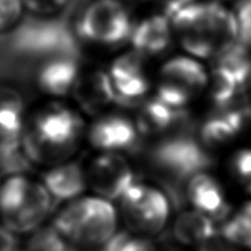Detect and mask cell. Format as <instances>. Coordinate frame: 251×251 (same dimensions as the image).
Returning <instances> with one entry per match:
<instances>
[{
  "instance_id": "d4e9b609",
  "label": "cell",
  "mask_w": 251,
  "mask_h": 251,
  "mask_svg": "<svg viewBox=\"0 0 251 251\" xmlns=\"http://www.w3.org/2000/svg\"><path fill=\"white\" fill-rule=\"evenodd\" d=\"M24 251H66V244L60 233L53 226H48L32 232Z\"/></svg>"
},
{
  "instance_id": "f546056e",
  "label": "cell",
  "mask_w": 251,
  "mask_h": 251,
  "mask_svg": "<svg viewBox=\"0 0 251 251\" xmlns=\"http://www.w3.org/2000/svg\"><path fill=\"white\" fill-rule=\"evenodd\" d=\"M118 251H158L154 244L145 238H131L129 234Z\"/></svg>"
},
{
  "instance_id": "52a82bcc",
  "label": "cell",
  "mask_w": 251,
  "mask_h": 251,
  "mask_svg": "<svg viewBox=\"0 0 251 251\" xmlns=\"http://www.w3.org/2000/svg\"><path fill=\"white\" fill-rule=\"evenodd\" d=\"M152 162L172 181H188L191 176L210 168L211 157L201 142L188 135H176L154 147Z\"/></svg>"
},
{
  "instance_id": "ac0fdd59",
  "label": "cell",
  "mask_w": 251,
  "mask_h": 251,
  "mask_svg": "<svg viewBox=\"0 0 251 251\" xmlns=\"http://www.w3.org/2000/svg\"><path fill=\"white\" fill-rule=\"evenodd\" d=\"M184 110L169 107L161 100L154 97L140 104L136 126L140 134H163L174 125L184 122Z\"/></svg>"
},
{
  "instance_id": "e0dca14e",
  "label": "cell",
  "mask_w": 251,
  "mask_h": 251,
  "mask_svg": "<svg viewBox=\"0 0 251 251\" xmlns=\"http://www.w3.org/2000/svg\"><path fill=\"white\" fill-rule=\"evenodd\" d=\"M43 184L56 201H73L80 198L87 186L86 173L76 162H66L49 169Z\"/></svg>"
},
{
  "instance_id": "8992f818",
  "label": "cell",
  "mask_w": 251,
  "mask_h": 251,
  "mask_svg": "<svg viewBox=\"0 0 251 251\" xmlns=\"http://www.w3.org/2000/svg\"><path fill=\"white\" fill-rule=\"evenodd\" d=\"M123 217L132 232L156 235L171 216V201L158 188L135 181L120 198Z\"/></svg>"
},
{
  "instance_id": "30bf717a",
  "label": "cell",
  "mask_w": 251,
  "mask_h": 251,
  "mask_svg": "<svg viewBox=\"0 0 251 251\" xmlns=\"http://www.w3.org/2000/svg\"><path fill=\"white\" fill-rule=\"evenodd\" d=\"M136 124L122 114L100 117L88 130V141L100 152L122 153L130 151L139 142Z\"/></svg>"
},
{
  "instance_id": "603a6c76",
  "label": "cell",
  "mask_w": 251,
  "mask_h": 251,
  "mask_svg": "<svg viewBox=\"0 0 251 251\" xmlns=\"http://www.w3.org/2000/svg\"><path fill=\"white\" fill-rule=\"evenodd\" d=\"M207 87L210 90L211 100L220 108L230 104L240 88L235 78L227 70L217 65L211 73Z\"/></svg>"
},
{
  "instance_id": "cb8c5ba5",
  "label": "cell",
  "mask_w": 251,
  "mask_h": 251,
  "mask_svg": "<svg viewBox=\"0 0 251 251\" xmlns=\"http://www.w3.org/2000/svg\"><path fill=\"white\" fill-rule=\"evenodd\" d=\"M221 235L234 247L251 249V220L238 212L223 222Z\"/></svg>"
},
{
  "instance_id": "277c9868",
  "label": "cell",
  "mask_w": 251,
  "mask_h": 251,
  "mask_svg": "<svg viewBox=\"0 0 251 251\" xmlns=\"http://www.w3.org/2000/svg\"><path fill=\"white\" fill-rule=\"evenodd\" d=\"M83 132L80 115L63 105H49L36 114L22 134L25 150L36 163L65 158L74 152Z\"/></svg>"
},
{
  "instance_id": "2e32d148",
  "label": "cell",
  "mask_w": 251,
  "mask_h": 251,
  "mask_svg": "<svg viewBox=\"0 0 251 251\" xmlns=\"http://www.w3.org/2000/svg\"><path fill=\"white\" fill-rule=\"evenodd\" d=\"M73 93L82 109L90 114L100 112L115 102L109 74L103 71H91L80 75Z\"/></svg>"
},
{
  "instance_id": "83f0119b",
  "label": "cell",
  "mask_w": 251,
  "mask_h": 251,
  "mask_svg": "<svg viewBox=\"0 0 251 251\" xmlns=\"http://www.w3.org/2000/svg\"><path fill=\"white\" fill-rule=\"evenodd\" d=\"M235 19L239 29V41L247 47H251V0L238 1Z\"/></svg>"
},
{
  "instance_id": "d6986e66",
  "label": "cell",
  "mask_w": 251,
  "mask_h": 251,
  "mask_svg": "<svg viewBox=\"0 0 251 251\" xmlns=\"http://www.w3.org/2000/svg\"><path fill=\"white\" fill-rule=\"evenodd\" d=\"M173 235L181 244L200 247L216 235L215 221L200 211H184L174 221Z\"/></svg>"
},
{
  "instance_id": "9a60e30c",
  "label": "cell",
  "mask_w": 251,
  "mask_h": 251,
  "mask_svg": "<svg viewBox=\"0 0 251 251\" xmlns=\"http://www.w3.org/2000/svg\"><path fill=\"white\" fill-rule=\"evenodd\" d=\"M171 21L163 14L153 15L135 25L132 29L131 41L134 50L146 55H158L166 51L172 43Z\"/></svg>"
},
{
  "instance_id": "4fadbf2b",
  "label": "cell",
  "mask_w": 251,
  "mask_h": 251,
  "mask_svg": "<svg viewBox=\"0 0 251 251\" xmlns=\"http://www.w3.org/2000/svg\"><path fill=\"white\" fill-rule=\"evenodd\" d=\"M208 78L205 66L193 56H173L161 69V81L176 86L193 98L207 87Z\"/></svg>"
},
{
  "instance_id": "8fae6325",
  "label": "cell",
  "mask_w": 251,
  "mask_h": 251,
  "mask_svg": "<svg viewBox=\"0 0 251 251\" xmlns=\"http://www.w3.org/2000/svg\"><path fill=\"white\" fill-rule=\"evenodd\" d=\"M186 196L194 210L205 213L213 221H225L229 215L225 191L220 181L207 172L191 176L186 184Z\"/></svg>"
},
{
  "instance_id": "7c38bea8",
  "label": "cell",
  "mask_w": 251,
  "mask_h": 251,
  "mask_svg": "<svg viewBox=\"0 0 251 251\" xmlns=\"http://www.w3.org/2000/svg\"><path fill=\"white\" fill-rule=\"evenodd\" d=\"M78 77L80 64L77 56L61 55L42 63L37 74V82L44 93L60 97L73 92Z\"/></svg>"
},
{
  "instance_id": "6da1fadb",
  "label": "cell",
  "mask_w": 251,
  "mask_h": 251,
  "mask_svg": "<svg viewBox=\"0 0 251 251\" xmlns=\"http://www.w3.org/2000/svg\"><path fill=\"white\" fill-rule=\"evenodd\" d=\"M171 24L181 46L195 58H216L239 41L235 14L218 1L194 0L172 16Z\"/></svg>"
},
{
  "instance_id": "ba28073f",
  "label": "cell",
  "mask_w": 251,
  "mask_h": 251,
  "mask_svg": "<svg viewBox=\"0 0 251 251\" xmlns=\"http://www.w3.org/2000/svg\"><path fill=\"white\" fill-rule=\"evenodd\" d=\"M86 178L97 196L109 201L120 200L136 181L126 159L114 152H102L96 157L91 162Z\"/></svg>"
},
{
  "instance_id": "d6a6232c",
  "label": "cell",
  "mask_w": 251,
  "mask_h": 251,
  "mask_svg": "<svg viewBox=\"0 0 251 251\" xmlns=\"http://www.w3.org/2000/svg\"><path fill=\"white\" fill-rule=\"evenodd\" d=\"M239 212L242 213V215L249 217L251 220V201H249V202H247V203H244V205H243V207L240 208Z\"/></svg>"
},
{
  "instance_id": "1f68e13d",
  "label": "cell",
  "mask_w": 251,
  "mask_h": 251,
  "mask_svg": "<svg viewBox=\"0 0 251 251\" xmlns=\"http://www.w3.org/2000/svg\"><path fill=\"white\" fill-rule=\"evenodd\" d=\"M200 251H237V249L234 248V245L227 242L222 235L220 238L216 234L215 237L200 245Z\"/></svg>"
},
{
  "instance_id": "f1b7e54d",
  "label": "cell",
  "mask_w": 251,
  "mask_h": 251,
  "mask_svg": "<svg viewBox=\"0 0 251 251\" xmlns=\"http://www.w3.org/2000/svg\"><path fill=\"white\" fill-rule=\"evenodd\" d=\"M233 171L243 188L251 193V150L239 151L233 158Z\"/></svg>"
},
{
  "instance_id": "7402d4cb",
  "label": "cell",
  "mask_w": 251,
  "mask_h": 251,
  "mask_svg": "<svg viewBox=\"0 0 251 251\" xmlns=\"http://www.w3.org/2000/svg\"><path fill=\"white\" fill-rule=\"evenodd\" d=\"M33 162L25 150L22 136L0 139V172L19 176L29 171Z\"/></svg>"
},
{
  "instance_id": "7a4b0ae2",
  "label": "cell",
  "mask_w": 251,
  "mask_h": 251,
  "mask_svg": "<svg viewBox=\"0 0 251 251\" xmlns=\"http://www.w3.org/2000/svg\"><path fill=\"white\" fill-rule=\"evenodd\" d=\"M75 31L65 17L28 16L9 33L0 36V54L10 60H34L71 55L78 58Z\"/></svg>"
},
{
  "instance_id": "4dcf8cb0",
  "label": "cell",
  "mask_w": 251,
  "mask_h": 251,
  "mask_svg": "<svg viewBox=\"0 0 251 251\" xmlns=\"http://www.w3.org/2000/svg\"><path fill=\"white\" fill-rule=\"evenodd\" d=\"M19 247L20 240L16 233L4 225L0 226V251H17Z\"/></svg>"
},
{
  "instance_id": "3957f363",
  "label": "cell",
  "mask_w": 251,
  "mask_h": 251,
  "mask_svg": "<svg viewBox=\"0 0 251 251\" xmlns=\"http://www.w3.org/2000/svg\"><path fill=\"white\" fill-rule=\"evenodd\" d=\"M51 226L78 250L100 251L118 233V212L107 199L85 196L69 201Z\"/></svg>"
},
{
  "instance_id": "44dd1931",
  "label": "cell",
  "mask_w": 251,
  "mask_h": 251,
  "mask_svg": "<svg viewBox=\"0 0 251 251\" xmlns=\"http://www.w3.org/2000/svg\"><path fill=\"white\" fill-rule=\"evenodd\" d=\"M248 48L249 47L238 41L216 56V65L227 70L239 87L247 85L251 78V55Z\"/></svg>"
},
{
  "instance_id": "9c48e42d",
  "label": "cell",
  "mask_w": 251,
  "mask_h": 251,
  "mask_svg": "<svg viewBox=\"0 0 251 251\" xmlns=\"http://www.w3.org/2000/svg\"><path fill=\"white\" fill-rule=\"evenodd\" d=\"M115 102L123 105L141 104L150 90L144 55L136 50L115 59L109 69Z\"/></svg>"
},
{
  "instance_id": "836d02e7",
  "label": "cell",
  "mask_w": 251,
  "mask_h": 251,
  "mask_svg": "<svg viewBox=\"0 0 251 251\" xmlns=\"http://www.w3.org/2000/svg\"><path fill=\"white\" fill-rule=\"evenodd\" d=\"M211 1H218V2H220L221 0H211Z\"/></svg>"
},
{
  "instance_id": "5bb4252c",
  "label": "cell",
  "mask_w": 251,
  "mask_h": 251,
  "mask_svg": "<svg viewBox=\"0 0 251 251\" xmlns=\"http://www.w3.org/2000/svg\"><path fill=\"white\" fill-rule=\"evenodd\" d=\"M53 200L44 184L34 181L31 195L24 207L16 215L4 221L2 225L16 234L34 232L42 227L44 220L50 215L53 210Z\"/></svg>"
},
{
  "instance_id": "484cf974",
  "label": "cell",
  "mask_w": 251,
  "mask_h": 251,
  "mask_svg": "<svg viewBox=\"0 0 251 251\" xmlns=\"http://www.w3.org/2000/svg\"><path fill=\"white\" fill-rule=\"evenodd\" d=\"M22 0H0V36L9 33L22 20Z\"/></svg>"
},
{
  "instance_id": "5b68a950",
  "label": "cell",
  "mask_w": 251,
  "mask_h": 251,
  "mask_svg": "<svg viewBox=\"0 0 251 251\" xmlns=\"http://www.w3.org/2000/svg\"><path fill=\"white\" fill-rule=\"evenodd\" d=\"M134 27L131 15L120 0H93L83 5L74 31L83 41L113 47L130 39Z\"/></svg>"
},
{
  "instance_id": "4316f807",
  "label": "cell",
  "mask_w": 251,
  "mask_h": 251,
  "mask_svg": "<svg viewBox=\"0 0 251 251\" xmlns=\"http://www.w3.org/2000/svg\"><path fill=\"white\" fill-rule=\"evenodd\" d=\"M24 6L34 16L50 17L51 15L63 12L70 0H22Z\"/></svg>"
},
{
  "instance_id": "ffe728a7",
  "label": "cell",
  "mask_w": 251,
  "mask_h": 251,
  "mask_svg": "<svg viewBox=\"0 0 251 251\" xmlns=\"http://www.w3.org/2000/svg\"><path fill=\"white\" fill-rule=\"evenodd\" d=\"M24 112L21 95L12 87L0 85V139L22 136L26 126Z\"/></svg>"
}]
</instances>
